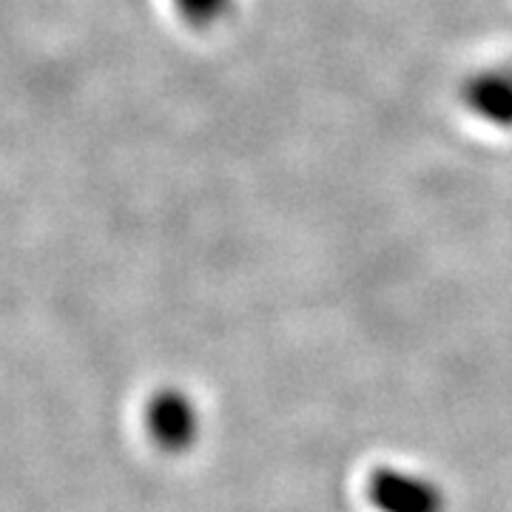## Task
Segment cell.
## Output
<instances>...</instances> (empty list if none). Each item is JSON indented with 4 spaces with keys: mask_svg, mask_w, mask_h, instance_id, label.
Returning <instances> with one entry per match:
<instances>
[{
    "mask_svg": "<svg viewBox=\"0 0 512 512\" xmlns=\"http://www.w3.org/2000/svg\"><path fill=\"white\" fill-rule=\"evenodd\" d=\"M367 501L379 512H444V493L424 476L379 467L367 476Z\"/></svg>",
    "mask_w": 512,
    "mask_h": 512,
    "instance_id": "cell-1",
    "label": "cell"
},
{
    "mask_svg": "<svg viewBox=\"0 0 512 512\" xmlns=\"http://www.w3.org/2000/svg\"><path fill=\"white\" fill-rule=\"evenodd\" d=\"M467 103L478 117L495 126H512V77L507 74H478L470 83Z\"/></svg>",
    "mask_w": 512,
    "mask_h": 512,
    "instance_id": "cell-2",
    "label": "cell"
},
{
    "mask_svg": "<svg viewBox=\"0 0 512 512\" xmlns=\"http://www.w3.org/2000/svg\"><path fill=\"white\" fill-rule=\"evenodd\" d=\"M154 430L168 447H183L194 439L197 419L191 407L180 396H165L163 402L154 407Z\"/></svg>",
    "mask_w": 512,
    "mask_h": 512,
    "instance_id": "cell-3",
    "label": "cell"
},
{
    "mask_svg": "<svg viewBox=\"0 0 512 512\" xmlns=\"http://www.w3.org/2000/svg\"><path fill=\"white\" fill-rule=\"evenodd\" d=\"M174 6L191 29L205 32L231 15L234 0H174Z\"/></svg>",
    "mask_w": 512,
    "mask_h": 512,
    "instance_id": "cell-4",
    "label": "cell"
}]
</instances>
